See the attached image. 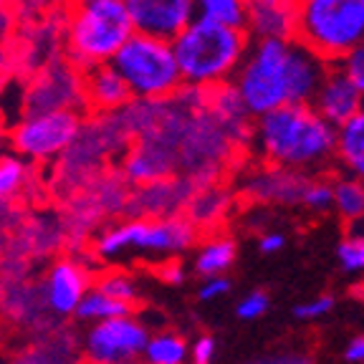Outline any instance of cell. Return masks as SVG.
<instances>
[{"instance_id":"obj_13","label":"cell","mask_w":364,"mask_h":364,"mask_svg":"<svg viewBox=\"0 0 364 364\" xmlns=\"http://www.w3.org/2000/svg\"><path fill=\"white\" fill-rule=\"evenodd\" d=\"M177 172L180 167H177L175 147L157 134H142V139L132 144V149L122 159V177L134 188L165 180Z\"/></svg>"},{"instance_id":"obj_3","label":"cell","mask_w":364,"mask_h":364,"mask_svg":"<svg viewBox=\"0 0 364 364\" xmlns=\"http://www.w3.org/2000/svg\"><path fill=\"white\" fill-rule=\"evenodd\" d=\"M200 238V230L182 215L144 218L127 215L124 220L112 223L97 235L94 253L104 263H117L124 258H177L190 250Z\"/></svg>"},{"instance_id":"obj_18","label":"cell","mask_w":364,"mask_h":364,"mask_svg":"<svg viewBox=\"0 0 364 364\" xmlns=\"http://www.w3.org/2000/svg\"><path fill=\"white\" fill-rule=\"evenodd\" d=\"M334 162L339 167V175L364 182V107L352 119L336 127Z\"/></svg>"},{"instance_id":"obj_25","label":"cell","mask_w":364,"mask_h":364,"mask_svg":"<svg viewBox=\"0 0 364 364\" xmlns=\"http://www.w3.org/2000/svg\"><path fill=\"white\" fill-rule=\"evenodd\" d=\"M195 16L218 26L245 31V0H195Z\"/></svg>"},{"instance_id":"obj_33","label":"cell","mask_w":364,"mask_h":364,"mask_svg":"<svg viewBox=\"0 0 364 364\" xmlns=\"http://www.w3.org/2000/svg\"><path fill=\"white\" fill-rule=\"evenodd\" d=\"M245 364H314V357L301 349H279V352H266L261 357L248 359Z\"/></svg>"},{"instance_id":"obj_6","label":"cell","mask_w":364,"mask_h":364,"mask_svg":"<svg viewBox=\"0 0 364 364\" xmlns=\"http://www.w3.org/2000/svg\"><path fill=\"white\" fill-rule=\"evenodd\" d=\"M296 41L334 63L364 41V0H301Z\"/></svg>"},{"instance_id":"obj_19","label":"cell","mask_w":364,"mask_h":364,"mask_svg":"<svg viewBox=\"0 0 364 364\" xmlns=\"http://www.w3.org/2000/svg\"><path fill=\"white\" fill-rule=\"evenodd\" d=\"M230 205H233L230 190L223 188L220 182H213V185H203V188L195 190L182 215L188 218L203 235L205 228H215L228 215Z\"/></svg>"},{"instance_id":"obj_24","label":"cell","mask_w":364,"mask_h":364,"mask_svg":"<svg viewBox=\"0 0 364 364\" xmlns=\"http://www.w3.org/2000/svg\"><path fill=\"white\" fill-rule=\"evenodd\" d=\"M13 364H81L76 341H53V344H28Z\"/></svg>"},{"instance_id":"obj_9","label":"cell","mask_w":364,"mask_h":364,"mask_svg":"<svg viewBox=\"0 0 364 364\" xmlns=\"http://www.w3.org/2000/svg\"><path fill=\"white\" fill-rule=\"evenodd\" d=\"M149 326L136 314L114 316L97 324H86L79 336L81 364H122L142 359Z\"/></svg>"},{"instance_id":"obj_22","label":"cell","mask_w":364,"mask_h":364,"mask_svg":"<svg viewBox=\"0 0 364 364\" xmlns=\"http://www.w3.org/2000/svg\"><path fill=\"white\" fill-rule=\"evenodd\" d=\"M334 182V205L331 210L347 223H357L364 218V182L347 175L331 177Z\"/></svg>"},{"instance_id":"obj_34","label":"cell","mask_w":364,"mask_h":364,"mask_svg":"<svg viewBox=\"0 0 364 364\" xmlns=\"http://www.w3.org/2000/svg\"><path fill=\"white\" fill-rule=\"evenodd\" d=\"M218 354V341L210 334H200L190 341V364H213Z\"/></svg>"},{"instance_id":"obj_1","label":"cell","mask_w":364,"mask_h":364,"mask_svg":"<svg viewBox=\"0 0 364 364\" xmlns=\"http://www.w3.org/2000/svg\"><path fill=\"white\" fill-rule=\"evenodd\" d=\"M336 127L309 104H284L253 119L250 149L266 165L321 175L334 162Z\"/></svg>"},{"instance_id":"obj_17","label":"cell","mask_w":364,"mask_h":364,"mask_svg":"<svg viewBox=\"0 0 364 364\" xmlns=\"http://www.w3.org/2000/svg\"><path fill=\"white\" fill-rule=\"evenodd\" d=\"M79 81L81 102L86 104V109L97 114L124 112L134 102L124 79L117 74V68L112 63H99V66L84 68V71H79Z\"/></svg>"},{"instance_id":"obj_8","label":"cell","mask_w":364,"mask_h":364,"mask_svg":"<svg viewBox=\"0 0 364 364\" xmlns=\"http://www.w3.org/2000/svg\"><path fill=\"white\" fill-rule=\"evenodd\" d=\"M84 129L79 109H31L8 132V147L28 165H51L74 149Z\"/></svg>"},{"instance_id":"obj_37","label":"cell","mask_w":364,"mask_h":364,"mask_svg":"<svg viewBox=\"0 0 364 364\" xmlns=\"http://www.w3.org/2000/svg\"><path fill=\"white\" fill-rule=\"evenodd\" d=\"M258 248H261V253H266V256L279 253V250L286 248V235L281 233V230H266V233L261 235V240H258Z\"/></svg>"},{"instance_id":"obj_32","label":"cell","mask_w":364,"mask_h":364,"mask_svg":"<svg viewBox=\"0 0 364 364\" xmlns=\"http://www.w3.org/2000/svg\"><path fill=\"white\" fill-rule=\"evenodd\" d=\"M334 304H336V299L331 294L316 296L311 301L299 304V306L294 309V316L299 318V321H318V318H324L326 314L334 309Z\"/></svg>"},{"instance_id":"obj_30","label":"cell","mask_w":364,"mask_h":364,"mask_svg":"<svg viewBox=\"0 0 364 364\" xmlns=\"http://www.w3.org/2000/svg\"><path fill=\"white\" fill-rule=\"evenodd\" d=\"M334 63L344 71V76L352 81L354 89H357L364 99V41L354 46V48H349V51Z\"/></svg>"},{"instance_id":"obj_40","label":"cell","mask_w":364,"mask_h":364,"mask_svg":"<svg viewBox=\"0 0 364 364\" xmlns=\"http://www.w3.org/2000/svg\"><path fill=\"white\" fill-rule=\"evenodd\" d=\"M122 364H144L142 359H134V362H122Z\"/></svg>"},{"instance_id":"obj_39","label":"cell","mask_w":364,"mask_h":364,"mask_svg":"<svg viewBox=\"0 0 364 364\" xmlns=\"http://www.w3.org/2000/svg\"><path fill=\"white\" fill-rule=\"evenodd\" d=\"M8 152V129L3 127V122H0V154Z\"/></svg>"},{"instance_id":"obj_14","label":"cell","mask_w":364,"mask_h":364,"mask_svg":"<svg viewBox=\"0 0 364 364\" xmlns=\"http://www.w3.org/2000/svg\"><path fill=\"white\" fill-rule=\"evenodd\" d=\"M195 182L185 175H172L165 180H154L147 185H139L132 198H127V213L144 218H165L180 215L188 208L190 198L195 193Z\"/></svg>"},{"instance_id":"obj_16","label":"cell","mask_w":364,"mask_h":364,"mask_svg":"<svg viewBox=\"0 0 364 364\" xmlns=\"http://www.w3.org/2000/svg\"><path fill=\"white\" fill-rule=\"evenodd\" d=\"M309 107H311L324 122H329L331 127H339L347 119H352L354 114L364 107V99H362V94L354 89L352 81L344 76V71H341L336 63H329L324 79L318 84L316 94H314Z\"/></svg>"},{"instance_id":"obj_38","label":"cell","mask_w":364,"mask_h":364,"mask_svg":"<svg viewBox=\"0 0 364 364\" xmlns=\"http://www.w3.org/2000/svg\"><path fill=\"white\" fill-rule=\"evenodd\" d=\"M344 359L349 364H364V336H354L344 347Z\"/></svg>"},{"instance_id":"obj_23","label":"cell","mask_w":364,"mask_h":364,"mask_svg":"<svg viewBox=\"0 0 364 364\" xmlns=\"http://www.w3.org/2000/svg\"><path fill=\"white\" fill-rule=\"evenodd\" d=\"M127 314H134V306L117 301V299L107 296L104 291H99L97 286H91L84 299H81L74 316L79 318L81 324H97V321H107V318L114 316H127Z\"/></svg>"},{"instance_id":"obj_31","label":"cell","mask_w":364,"mask_h":364,"mask_svg":"<svg viewBox=\"0 0 364 364\" xmlns=\"http://www.w3.org/2000/svg\"><path fill=\"white\" fill-rule=\"evenodd\" d=\"M268 306H271V299H268L266 291H250V294H245L235 304V314L243 321H256V318H261L268 311Z\"/></svg>"},{"instance_id":"obj_28","label":"cell","mask_w":364,"mask_h":364,"mask_svg":"<svg viewBox=\"0 0 364 364\" xmlns=\"http://www.w3.org/2000/svg\"><path fill=\"white\" fill-rule=\"evenodd\" d=\"M336 258L341 271L364 273V218L347 225V235L336 245Z\"/></svg>"},{"instance_id":"obj_35","label":"cell","mask_w":364,"mask_h":364,"mask_svg":"<svg viewBox=\"0 0 364 364\" xmlns=\"http://www.w3.org/2000/svg\"><path fill=\"white\" fill-rule=\"evenodd\" d=\"M230 294V281L228 276H210V279H203L198 289V299L203 304H213V301H220L223 296Z\"/></svg>"},{"instance_id":"obj_20","label":"cell","mask_w":364,"mask_h":364,"mask_svg":"<svg viewBox=\"0 0 364 364\" xmlns=\"http://www.w3.org/2000/svg\"><path fill=\"white\" fill-rule=\"evenodd\" d=\"M238 258V245L228 233H208L198 238L193 268L198 276L210 279V276H225L233 268Z\"/></svg>"},{"instance_id":"obj_4","label":"cell","mask_w":364,"mask_h":364,"mask_svg":"<svg viewBox=\"0 0 364 364\" xmlns=\"http://www.w3.org/2000/svg\"><path fill=\"white\" fill-rule=\"evenodd\" d=\"M132 33L122 0H76L66 21V58L76 71L109 63Z\"/></svg>"},{"instance_id":"obj_41","label":"cell","mask_w":364,"mask_h":364,"mask_svg":"<svg viewBox=\"0 0 364 364\" xmlns=\"http://www.w3.org/2000/svg\"><path fill=\"white\" fill-rule=\"evenodd\" d=\"M122 3H124V0H122Z\"/></svg>"},{"instance_id":"obj_29","label":"cell","mask_w":364,"mask_h":364,"mask_svg":"<svg viewBox=\"0 0 364 364\" xmlns=\"http://www.w3.org/2000/svg\"><path fill=\"white\" fill-rule=\"evenodd\" d=\"M334 205V182L326 172L321 175H311L306 190H304L301 208H306L309 213H329Z\"/></svg>"},{"instance_id":"obj_26","label":"cell","mask_w":364,"mask_h":364,"mask_svg":"<svg viewBox=\"0 0 364 364\" xmlns=\"http://www.w3.org/2000/svg\"><path fill=\"white\" fill-rule=\"evenodd\" d=\"M94 286L122 304H129V306L139 304V281H136L129 271L109 268V271H104L102 276L94 279Z\"/></svg>"},{"instance_id":"obj_15","label":"cell","mask_w":364,"mask_h":364,"mask_svg":"<svg viewBox=\"0 0 364 364\" xmlns=\"http://www.w3.org/2000/svg\"><path fill=\"white\" fill-rule=\"evenodd\" d=\"M301 0H245V33L250 41H294Z\"/></svg>"},{"instance_id":"obj_36","label":"cell","mask_w":364,"mask_h":364,"mask_svg":"<svg viewBox=\"0 0 364 364\" xmlns=\"http://www.w3.org/2000/svg\"><path fill=\"white\" fill-rule=\"evenodd\" d=\"M157 276L165 281V284L180 286V284H185V276H188V271H185V266H182L177 258H167V261H159Z\"/></svg>"},{"instance_id":"obj_2","label":"cell","mask_w":364,"mask_h":364,"mask_svg":"<svg viewBox=\"0 0 364 364\" xmlns=\"http://www.w3.org/2000/svg\"><path fill=\"white\" fill-rule=\"evenodd\" d=\"M170 43L182 86L213 89L233 81L248 53L250 38L243 28H228L195 16Z\"/></svg>"},{"instance_id":"obj_21","label":"cell","mask_w":364,"mask_h":364,"mask_svg":"<svg viewBox=\"0 0 364 364\" xmlns=\"http://www.w3.org/2000/svg\"><path fill=\"white\" fill-rule=\"evenodd\" d=\"M144 364H190V344L182 334L172 329L149 331L142 352Z\"/></svg>"},{"instance_id":"obj_5","label":"cell","mask_w":364,"mask_h":364,"mask_svg":"<svg viewBox=\"0 0 364 364\" xmlns=\"http://www.w3.org/2000/svg\"><path fill=\"white\" fill-rule=\"evenodd\" d=\"M109 63L124 79L132 99L136 102H162L182 89V76L170 41L134 31Z\"/></svg>"},{"instance_id":"obj_10","label":"cell","mask_w":364,"mask_h":364,"mask_svg":"<svg viewBox=\"0 0 364 364\" xmlns=\"http://www.w3.org/2000/svg\"><path fill=\"white\" fill-rule=\"evenodd\" d=\"M311 175L291 167L258 162L240 180V195L256 205H281V208H301L304 190Z\"/></svg>"},{"instance_id":"obj_11","label":"cell","mask_w":364,"mask_h":364,"mask_svg":"<svg viewBox=\"0 0 364 364\" xmlns=\"http://www.w3.org/2000/svg\"><path fill=\"white\" fill-rule=\"evenodd\" d=\"M94 286L91 271L76 258H58L41 281V304L56 318H71L86 291Z\"/></svg>"},{"instance_id":"obj_7","label":"cell","mask_w":364,"mask_h":364,"mask_svg":"<svg viewBox=\"0 0 364 364\" xmlns=\"http://www.w3.org/2000/svg\"><path fill=\"white\" fill-rule=\"evenodd\" d=\"M289 53L291 41H250L233 86L253 119L289 104Z\"/></svg>"},{"instance_id":"obj_27","label":"cell","mask_w":364,"mask_h":364,"mask_svg":"<svg viewBox=\"0 0 364 364\" xmlns=\"http://www.w3.org/2000/svg\"><path fill=\"white\" fill-rule=\"evenodd\" d=\"M31 180V165L16 152L0 154V203L16 198Z\"/></svg>"},{"instance_id":"obj_12","label":"cell","mask_w":364,"mask_h":364,"mask_svg":"<svg viewBox=\"0 0 364 364\" xmlns=\"http://www.w3.org/2000/svg\"><path fill=\"white\" fill-rule=\"evenodd\" d=\"M136 33L172 41L195 18V0H124Z\"/></svg>"}]
</instances>
